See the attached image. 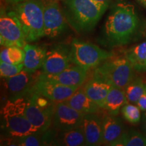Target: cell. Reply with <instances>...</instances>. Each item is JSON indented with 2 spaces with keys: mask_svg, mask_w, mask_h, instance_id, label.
Listing matches in <instances>:
<instances>
[{
  "mask_svg": "<svg viewBox=\"0 0 146 146\" xmlns=\"http://www.w3.org/2000/svg\"><path fill=\"white\" fill-rule=\"evenodd\" d=\"M112 85L104 78L92 74L91 78L85 83L83 88L87 96L103 108Z\"/></svg>",
  "mask_w": 146,
  "mask_h": 146,
  "instance_id": "e0dca14e",
  "label": "cell"
},
{
  "mask_svg": "<svg viewBox=\"0 0 146 146\" xmlns=\"http://www.w3.org/2000/svg\"><path fill=\"white\" fill-rule=\"evenodd\" d=\"M70 45L73 64L87 70L96 68L105 60L114 56L112 52H108L94 43L78 39H73Z\"/></svg>",
  "mask_w": 146,
  "mask_h": 146,
  "instance_id": "8992f818",
  "label": "cell"
},
{
  "mask_svg": "<svg viewBox=\"0 0 146 146\" xmlns=\"http://www.w3.org/2000/svg\"><path fill=\"white\" fill-rule=\"evenodd\" d=\"M0 43L1 46H17L23 48L26 45L23 27L16 14L11 9L1 8Z\"/></svg>",
  "mask_w": 146,
  "mask_h": 146,
  "instance_id": "52a82bcc",
  "label": "cell"
},
{
  "mask_svg": "<svg viewBox=\"0 0 146 146\" xmlns=\"http://www.w3.org/2000/svg\"><path fill=\"white\" fill-rule=\"evenodd\" d=\"M64 102L85 114L100 113L102 112V110H104L87 96L83 88H78Z\"/></svg>",
  "mask_w": 146,
  "mask_h": 146,
  "instance_id": "d6986e66",
  "label": "cell"
},
{
  "mask_svg": "<svg viewBox=\"0 0 146 146\" xmlns=\"http://www.w3.org/2000/svg\"><path fill=\"white\" fill-rule=\"evenodd\" d=\"M41 73L37 71L29 72L23 69L15 76L3 78L4 87L8 94V100H15L28 96Z\"/></svg>",
  "mask_w": 146,
  "mask_h": 146,
  "instance_id": "30bf717a",
  "label": "cell"
},
{
  "mask_svg": "<svg viewBox=\"0 0 146 146\" xmlns=\"http://www.w3.org/2000/svg\"><path fill=\"white\" fill-rule=\"evenodd\" d=\"M138 25L139 18L135 7L130 3H118L108 16L100 41L110 48L127 45L133 40Z\"/></svg>",
  "mask_w": 146,
  "mask_h": 146,
  "instance_id": "6da1fadb",
  "label": "cell"
},
{
  "mask_svg": "<svg viewBox=\"0 0 146 146\" xmlns=\"http://www.w3.org/2000/svg\"><path fill=\"white\" fill-rule=\"evenodd\" d=\"M137 1L139 2L141 4L143 5V6L146 8V0H137Z\"/></svg>",
  "mask_w": 146,
  "mask_h": 146,
  "instance_id": "1f68e13d",
  "label": "cell"
},
{
  "mask_svg": "<svg viewBox=\"0 0 146 146\" xmlns=\"http://www.w3.org/2000/svg\"><path fill=\"white\" fill-rule=\"evenodd\" d=\"M1 61L12 64L23 63L25 60V51L23 48L17 46L4 47L0 54Z\"/></svg>",
  "mask_w": 146,
  "mask_h": 146,
  "instance_id": "cb8c5ba5",
  "label": "cell"
},
{
  "mask_svg": "<svg viewBox=\"0 0 146 146\" xmlns=\"http://www.w3.org/2000/svg\"><path fill=\"white\" fill-rule=\"evenodd\" d=\"M24 69V63L12 64L4 62H0V74L1 78H8L15 76Z\"/></svg>",
  "mask_w": 146,
  "mask_h": 146,
  "instance_id": "4316f807",
  "label": "cell"
},
{
  "mask_svg": "<svg viewBox=\"0 0 146 146\" xmlns=\"http://www.w3.org/2000/svg\"><path fill=\"white\" fill-rule=\"evenodd\" d=\"M23 49L25 51L24 69L34 72L42 68L46 56V48L27 43Z\"/></svg>",
  "mask_w": 146,
  "mask_h": 146,
  "instance_id": "ac0fdd59",
  "label": "cell"
},
{
  "mask_svg": "<svg viewBox=\"0 0 146 146\" xmlns=\"http://www.w3.org/2000/svg\"><path fill=\"white\" fill-rule=\"evenodd\" d=\"M55 111L56 110L41 108L28 98L25 114L34 127L40 131H45L52 126Z\"/></svg>",
  "mask_w": 146,
  "mask_h": 146,
  "instance_id": "9a60e30c",
  "label": "cell"
},
{
  "mask_svg": "<svg viewBox=\"0 0 146 146\" xmlns=\"http://www.w3.org/2000/svg\"><path fill=\"white\" fill-rule=\"evenodd\" d=\"M28 97L8 100L1 111L3 118L1 128L5 136L22 137L38 132L39 129L31 123L25 114Z\"/></svg>",
  "mask_w": 146,
  "mask_h": 146,
  "instance_id": "277c9868",
  "label": "cell"
},
{
  "mask_svg": "<svg viewBox=\"0 0 146 146\" xmlns=\"http://www.w3.org/2000/svg\"><path fill=\"white\" fill-rule=\"evenodd\" d=\"M103 144L116 146L125 133V127L120 118L106 113L102 114Z\"/></svg>",
  "mask_w": 146,
  "mask_h": 146,
  "instance_id": "2e32d148",
  "label": "cell"
},
{
  "mask_svg": "<svg viewBox=\"0 0 146 146\" xmlns=\"http://www.w3.org/2000/svg\"><path fill=\"white\" fill-rule=\"evenodd\" d=\"M57 1L50 0L47 2H43L45 36L50 39L61 35L67 29L68 21Z\"/></svg>",
  "mask_w": 146,
  "mask_h": 146,
  "instance_id": "9c48e42d",
  "label": "cell"
},
{
  "mask_svg": "<svg viewBox=\"0 0 146 146\" xmlns=\"http://www.w3.org/2000/svg\"><path fill=\"white\" fill-rule=\"evenodd\" d=\"M135 69L125 54L123 56H113L94 68L93 74L100 76L111 85L125 90L129 84L135 77Z\"/></svg>",
  "mask_w": 146,
  "mask_h": 146,
  "instance_id": "5b68a950",
  "label": "cell"
},
{
  "mask_svg": "<svg viewBox=\"0 0 146 146\" xmlns=\"http://www.w3.org/2000/svg\"><path fill=\"white\" fill-rule=\"evenodd\" d=\"M127 103L129 102L125 90L112 85L106 99L103 109L106 110L107 113L110 114L117 116L123 106Z\"/></svg>",
  "mask_w": 146,
  "mask_h": 146,
  "instance_id": "44dd1931",
  "label": "cell"
},
{
  "mask_svg": "<svg viewBox=\"0 0 146 146\" xmlns=\"http://www.w3.org/2000/svg\"><path fill=\"white\" fill-rule=\"evenodd\" d=\"M96 1H98L99 3H105V4L109 5L110 4V3L112 2V0H95Z\"/></svg>",
  "mask_w": 146,
  "mask_h": 146,
  "instance_id": "4dcf8cb0",
  "label": "cell"
},
{
  "mask_svg": "<svg viewBox=\"0 0 146 146\" xmlns=\"http://www.w3.org/2000/svg\"><path fill=\"white\" fill-rule=\"evenodd\" d=\"M78 88V87L66 86L55 82L38 78L30 94L32 93L40 94L58 103L68 100Z\"/></svg>",
  "mask_w": 146,
  "mask_h": 146,
  "instance_id": "7c38bea8",
  "label": "cell"
},
{
  "mask_svg": "<svg viewBox=\"0 0 146 146\" xmlns=\"http://www.w3.org/2000/svg\"><path fill=\"white\" fill-rule=\"evenodd\" d=\"M87 72L88 70L74 64L56 74H47L41 72L39 78L66 86L80 87L86 80Z\"/></svg>",
  "mask_w": 146,
  "mask_h": 146,
  "instance_id": "4fadbf2b",
  "label": "cell"
},
{
  "mask_svg": "<svg viewBox=\"0 0 146 146\" xmlns=\"http://www.w3.org/2000/svg\"><path fill=\"white\" fill-rule=\"evenodd\" d=\"M141 129L142 131H143V133L146 134V111L143 114V118H142Z\"/></svg>",
  "mask_w": 146,
  "mask_h": 146,
  "instance_id": "f1b7e54d",
  "label": "cell"
},
{
  "mask_svg": "<svg viewBox=\"0 0 146 146\" xmlns=\"http://www.w3.org/2000/svg\"><path fill=\"white\" fill-rule=\"evenodd\" d=\"M116 146H146V134L133 129L125 131Z\"/></svg>",
  "mask_w": 146,
  "mask_h": 146,
  "instance_id": "d4e9b609",
  "label": "cell"
},
{
  "mask_svg": "<svg viewBox=\"0 0 146 146\" xmlns=\"http://www.w3.org/2000/svg\"><path fill=\"white\" fill-rule=\"evenodd\" d=\"M136 104L142 111H146V91L142 96L140 97L139 99L137 102Z\"/></svg>",
  "mask_w": 146,
  "mask_h": 146,
  "instance_id": "83f0119b",
  "label": "cell"
},
{
  "mask_svg": "<svg viewBox=\"0 0 146 146\" xmlns=\"http://www.w3.org/2000/svg\"><path fill=\"white\" fill-rule=\"evenodd\" d=\"M120 111H121L124 118L129 123L133 124V125H136L140 122V120H141L140 111L141 110L137 106L131 104L129 102L123 106Z\"/></svg>",
  "mask_w": 146,
  "mask_h": 146,
  "instance_id": "484cf974",
  "label": "cell"
},
{
  "mask_svg": "<svg viewBox=\"0 0 146 146\" xmlns=\"http://www.w3.org/2000/svg\"><path fill=\"white\" fill-rule=\"evenodd\" d=\"M5 3H6L8 5H12V4H16V3L23 2V1H27V0H3Z\"/></svg>",
  "mask_w": 146,
  "mask_h": 146,
  "instance_id": "f546056e",
  "label": "cell"
},
{
  "mask_svg": "<svg viewBox=\"0 0 146 146\" xmlns=\"http://www.w3.org/2000/svg\"><path fill=\"white\" fill-rule=\"evenodd\" d=\"M72 64L70 45L56 43L46 49L41 72L47 74H56L68 68Z\"/></svg>",
  "mask_w": 146,
  "mask_h": 146,
  "instance_id": "ba28073f",
  "label": "cell"
},
{
  "mask_svg": "<svg viewBox=\"0 0 146 146\" xmlns=\"http://www.w3.org/2000/svg\"><path fill=\"white\" fill-rule=\"evenodd\" d=\"M146 91V82L140 77H135L125 89L126 96L129 103H137Z\"/></svg>",
  "mask_w": 146,
  "mask_h": 146,
  "instance_id": "603a6c76",
  "label": "cell"
},
{
  "mask_svg": "<svg viewBox=\"0 0 146 146\" xmlns=\"http://www.w3.org/2000/svg\"><path fill=\"white\" fill-rule=\"evenodd\" d=\"M85 114L78 112L64 102H58L56 105L52 127L58 132L83 125Z\"/></svg>",
  "mask_w": 146,
  "mask_h": 146,
  "instance_id": "8fae6325",
  "label": "cell"
},
{
  "mask_svg": "<svg viewBox=\"0 0 146 146\" xmlns=\"http://www.w3.org/2000/svg\"><path fill=\"white\" fill-rule=\"evenodd\" d=\"M124 54L136 71H146V41L126 50Z\"/></svg>",
  "mask_w": 146,
  "mask_h": 146,
  "instance_id": "7402d4cb",
  "label": "cell"
},
{
  "mask_svg": "<svg viewBox=\"0 0 146 146\" xmlns=\"http://www.w3.org/2000/svg\"><path fill=\"white\" fill-rule=\"evenodd\" d=\"M8 5L21 22L27 43L36 41L45 36L42 0H27Z\"/></svg>",
  "mask_w": 146,
  "mask_h": 146,
  "instance_id": "3957f363",
  "label": "cell"
},
{
  "mask_svg": "<svg viewBox=\"0 0 146 146\" xmlns=\"http://www.w3.org/2000/svg\"><path fill=\"white\" fill-rule=\"evenodd\" d=\"M108 7L95 0H66L64 14L76 32L86 33L94 30Z\"/></svg>",
  "mask_w": 146,
  "mask_h": 146,
  "instance_id": "7a4b0ae2",
  "label": "cell"
},
{
  "mask_svg": "<svg viewBox=\"0 0 146 146\" xmlns=\"http://www.w3.org/2000/svg\"><path fill=\"white\" fill-rule=\"evenodd\" d=\"M52 145H86V140L83 125L67 131L57 132L53 141Z\"/></svg>",
  "mask_w": 146,
  "mask_h": 146,
  "instance_id": "ffe728a7",
  "label": "cell"
},
{
  "mask_svg": "<svg viewBox=\"0 0 146 146\" xmlns=\"http://www.w3.org/2000/svg\"><path fill=\"white\" fill-rule=\"evenodd\" d=\"M83 127L86 145L97 146L103 144L102 115L100 112L85 114Z\"/></svg>",
  "mask_w": 146,
  "mask_h": 146,
  "instance_id": "5bb4252c",
  "label": "cell"
}]
</instances>
